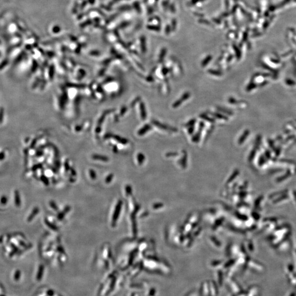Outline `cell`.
I'll return each instance as SVG.
<instances>
[{
	"instance_id": "obj_4",
	"label": "cell",
	"mask_w": 296,
	"mask_h": 296,
	"mask_svg": "<svg viewBox=\"0 0 296 296\" xmlns=\"http://www.w3.org/2000/svg\"><path fill=\"white\" fill-rule=\"evenodd\" d=\"M208 72L210 73L211 74H212V75L218 76H220L222 74V73L221 71H218V70H208Z\"/></svg>"
},
{
	"instance_id": "obj_14",
	"label": "cell",
	"mask_w": 296,
	"mask_h": 296,
	"mask_svg": "<svg viewBox=\"0 0 296 296\" xmlns=\"http://www.w3.org/2000/svg\"><path fill=\"white\" fill-rule=\"evenodd\" d=\"M42 178L43 179V182H44V183L45 184V185H47V186H48V183H49L48 179L46 177H42Z\"/></svg>"
},
{
	"instance_id": "obj_10",
	"label": "cell",
	"mask_w": 296,
	"mask_h": 296,
	"mask_svg": "<svg viewBox=\"0 0 296 296\" xmlns=\"http://www.w3.org/2000/svg\"><path fill=\"white\" fill-rule=\"evenodd\" d=\"M213 114V115L215 116V117L218 118L220 119H224V120H226V118L224 116L220 115L219 114Z\"/></svg>"
},
{
	"instance_id": "obj_8",
	"label": "cell",
	"mask_w": 296,
	"mask_h": 296,
	"mask_svg": "<svg viewBox=\"0 0 296 296\" xmlns=\"http://www.w3.org/2000/svg\"><path fill=\"white\" fill-rule=\"evenodd\" d=\"M197 120L195 119H192V120H190V121H189L188 122L187 124H186V126L187 127H191L194 124H195V123L196 122Z\"/></svg>"
},
{
	"instance_id": "obj_5",
	"label": "cell",
	"mask_w": 296,
	"mask_h": 296,
	"mask_svg": "<svg viewBox=\"0 0 296 296\" xmlns=\"http://www.w3.org/2000/svg\"><path fill=\"white\" fill-rule=\"evenodd\" d=\"M211 59H212L211 56H207L205 59L203 60V61H202V66H205L210 62Z\"/></svg>"
},
{
	"instance_id": "obj_9",
	"label": "cell",
	"mask_w": 296,
	"mask_h": 296,
	"mask_svg": "<svg viewBox=\"0 0 296 296\" xmlns=\"http://www.w3.org/2000/svg\"><path fill=\"white\" fill-rule=\"evenodd\" d=\"M113 174H110L109 176L106 177V179H105V182H106V183H109L111 181H112V179L113 178Z\"/></svg>"
},
{
	"instance_id": "obj_7",
	"label": "cell",
	"mask_w": 296,
	"mask_h": 296,
	"mask_svg": "<svg viewBox=\"0 0 296 296\" xmlns=\"http://www.w3.org/2000/svg\"><path fill=\"white\" fill-rule=\"evenodd\" d=\"M46 223L47 224L48 226H49L50 228H51L53 229V230H57L58 228H57V226H56L53 225V224H52V223H50V222H48V221H46Z\"/></svg>"
},
{
	"instance_id": "obj_3",
	"label": "cell",
	"mask_w": 296,
	"mask_h": 296,
	"mask_svg": "<svg viewBox=\"0 0 296 296\" xmlns=\"http://www.w3.org/2000/svg\"><path fill=\"white\" fill-rule=\"evenodd\" d=\"M153 124H154L155 126H156L157 127H158V128H160L161 129H165V130H171L172 131H177V129H174V128H170V127L167 126L165 124H161L160 122L157 121H154L153 122Z\"/></svg>"
},
{
	"instance_id": "obj_12",
	"label": "cell",
	"mask_w": 296,
	"mask_h": 296,
	"mask_svg": "<svg viewBox=\"0 0 296 296\" xmlns=\"http://www.w3.org/2000/svg\"><path fill=\"white\" fill-rule=\"evenodd\" d=\"M90 177L91 178L93 179H95L97 177V176H96V174H95V172H94L92 170H90Z\"/></svg>"
},
{
	"instance_id": "obj_6",
	"label": "cell",
	"mask_w": 296,
	"mask_h": 296,
	"mask_svg": "<svg viewBox=\"0 0 296 296\" xmlns=\"http://www.w3.org/2000/svg\"><path fill=\"white\" fill-rule=\"evenodd\" d=\"M200 117H201V118H202L203 119H205V120H206V121H210V122H213L215 121L214 120L211 119H210L209 117H208V116L206 115L202 114V115H200Z\"/></svg>"
},
{
	"instance_id": "obj_2",
	"label": "cell",
	"mask_w": 296,
	"mask_h": 296,
	"mask_svg": "<svg viewBox=\"0 0 296 296\" xmlns=\"http://www.w3.org/2000/svg\"><path fill=\"white\" fill-rule=\"evenodd\" d=\"M121 205H122V201H119L118 205H117V206L116 207L115 212L114 213L113 218V223H114L115 222L117 221V220H118L119 216V214H120L121 208Z\"/></svg>"
},
{
	"instance_id": "obj_13",
	"label": "cell",
	"mask_w": 296,
	"mask_h": 296,
	"mask_svg": "<svg viewBox=\"0 0 296 296\" xmlns=\"http://www.w3.org/2000/svg\"><path fill=\"white\" fill-rule=\"evenodd\" d=\"M50 205L52 207V208H53L55 210H58V207H57V206L56 205V204L54 203L53 201H51L50 202Z\"/></svg>"
},
{
	"instance_id": "obj_1",
	"label": "cell",
	"mask_w": 296,
	"mask_h": 296,
	"mask_svg": "<svg viewBox=\"0 0 296 296\" xmlns=\"http://www.w3.org/2000/svg\"><path fill=\"white\" fill-rule=\"evenodd\" d=\"M190 93L186 92V93H184V94L183 95V96H182V97H181L179 99L177 100L176 102H175L174 104H173V108H176L177 107L180 106L181 104H182L184 101H185L186 100L188 99V98L190 97Z\"/></svg>"
},
{
	"instance_id": "obj_15",
	"label": "cell",
	"mask_w": 296,
	"mask_h": 296,
	"mask_svg": "<svg viewBox=\"0 0 296 296\" xmlns=\"http://www.w3.org/2000/svg\"><path fill=\"white\" fill-rule=\"evenodd\" d=\"M194 127L192 126H191L189 127V129H188V131H189V134H192V132H194Z\"/></svg>"
},
{
	"instance_id": "obj_11",
	"label": "cell",
	"mask_w": 296,
	"mask_h": 296,
	"mask_svg": "<svg viewBox=\"0 0 296 296\" xmlns=\"http://www.w3.org/2000/svg\"><path fill=\"white\" fill-rule=\"evenodd\" d=\"M166 53V49H163V50L161 51V54L160 56V60H162V59L164 58Z\"/></svg>"
}]
</instances>
